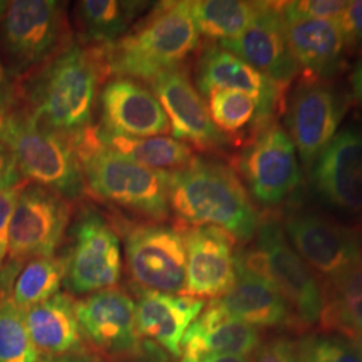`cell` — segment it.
I'll return each instance as SVG.
<instances>
[{"label": "cell", "instance_id": "ffe728a7", "mask_svg": "<svg viewBox=\"0 0 362 362\" xmlns=\"http://www.w3.org/2000/svg\"><path fill=\"white\" fill-rule=\"evenodd\" d=\"M101 125L109 134L148 139L170 133L168 117L155 94L130 78L107 81L98 95Z\"/></svg>", "mask_w": 362, "mask_h": 362}, {"label": "cell", "instance_id": "8992f818", "mask_svg": "<svg viewBox=\"0 0 362 362\" xmlns=\"http://www.w3.org/2000/svg\"><path fill=\"white\" fill-rule=\"evenodd\" d=\"M7 146L27 180L66 200L78 199L86 191L83 169L73 143L39 124L28 112L15 117Z\"/></svg>", "mask_w": 362, "mask_h": 362}, {"label": "cell", "instance_id": "d6986e66", "mask_svg": "<svg viewBox=\"0 0 362 362\" xmlns=\"http://www.w3.org/2000/svg\"><path fill=\"white\" fill-rule=\"evenodd\" d=\"M219 46L255 67L284 90L298 77L299 67L286 39L279 1H259L257 16L246 33Z\"/></svg>", "mask_w": 362, "mask_h": 362}, {"label": "cell", "instance_id": "cb8c5ba5", "mask_svg": "<svg viewBox=\"0 0 362 362\" xmlns=\"http://www.w3.org/2000/svg\"><path fill=\"white\" fill-rule=\"evenodd\" d=\"M282 19L290 52L305 76L329 79L339 73L346 47L338 21Z\"/></svg>", "mask_w": 362, "mask_h": 362}, {"label": "cell", "instance_id": "4316f807", "mask_svg": "<svg viewBox=\"0 0 362 362\" xmlns=\"http://www.w3.org/2000/svg\"><path fill=\"white\" fill-rule=\"evenodd\" d=\"M321 288L322 332L356 341L362 336V263Z\"/></svg>", "mask_w": 362, "mask_h": 362}, {"label": "cell", "instance_id": "5bb4252c", "mask_svg": "<svg viewBox=\"0 0 362 362\" xmlns=\"http://www.w3.org/2000/svg\"><path fill=\"white\" fill-rule=\"evenodd\" d=\"M180 230L187 252L185 286L180 296L214 300L227 294L236 281L235 238L212 226Z\"/></svg>", "mask_w": 362, "mask_h": 362}, {"label": "cell", "instance_id": "3957f363", "mask_svg": "<svg viewBox=\"0 0 362 362\" xmlns=\"http://www.w3.org/2000/svg\"><path fill=\"white\" fill-rule=\"evenodd\" d=\"M104 74L98 49L66 46L33 78L27 91L28 113L47 129L76 140L91 127Z\"/></svg>", "mask_w": 362, "mask_h": 362}, {"label": "cell", "instance_id": "44dd1931", "mask_svg": "<svg viewBox=\"0 0 362 362\" xmlns=\"http://www.w3.org/2000/svg\"><path fill=\"white\" fill-rule=\"evenodd\" d=\"M259 346L258 329L236 320L214 299L185 332L180 362H200L211 354L248 356Z\"/></svg>", "mask_w": 362, "mask_h": 362}, {"label": "cell", "instance_id": "7a4b0ae2", "mask_svg": "<svg viewBox=\"0 0 362 362\" xmlns=\"http://www.w3.org/2000/svg\"><path fill=\"white\" fill-rule=\"evenodd\" d=\"M199 45L191 1L173 0L156 3L125 37L98 52L105 74L151 82L182 67Z\"/></svg>", "mask_w": 362, "mask_h": 362}, {"label": "cell", "instance_id": "bcb514c9", "mask_svg": "<svg viewBox=\"0 0 362 362\" xmlns=\"http://www.w3.org/2000/svg\"><path fill=\"white\" fill-rule=\"evenodd\" d=\"M156 362H167V358H165V354L163 353V354H161V357H160V358H158V360H157V361Z\"/></svg>", "mask_w": 362, "mask_h": 362}, {"label": "cell", "instance_id": "ba28073f", "mask_svg": "<svg viewBox=\"0 0 362 362\" xmlns=\"http://www.w3.org/2000/svg\"><path fill=\"white\" fill-rule=\"evenodd\" d=\"M297 149L285 128L272 121L258 130L236 160L250 196L264 207H276L300 182Z\"/></svg>", "mask_w": 362, "mask_h": 362}, {"label": "cell", "instance_id": "5b68a950", "mask_svg": "<svg viewBox=\"0 0 362 362\" xmlns=\"http://www.w3.org/2000/svg\"><path fill=\"white\" fill-rule=\"evenodd\" d=\"M255 246L236 252V263L270 282L296 313L302 327L320 321L322 288L286 236L282 220L263 216L255 233Z\"/></svg>", "mask_w": 362, "mask_h": 362}, {"label": "cell", "instance_id": "836d02e7", "mask_svg": "<svg viewBox=\"0 0 362 362\" xmlns=\"http://www.w3.org/2000/svg\"><path fill=\"white\" fill-rule=\"evenodd\" d=\"M348 1L341 0H296L279 1L284 18H306L318 21H338Z\"/></svg>", "mask_w": 362, "mask_h": 362}, {"label": "cell", "instance_id": "f6af8a7d", "mask_svg": "<svg viewBox=\"0 0 362 362\" xmlns=\"http://www.w3.org/2000/svg\"><path fill=\"white\" fill-rule=\"evenodd\" d=\"M354 342H356V344L360 346V349L362 350V336L358 337V338H357Z\"/></svg>", "mask_w": 362, "mask_h": 362}, {"label": "cell", "instance_id": "4dcf8cb0", "mask_svg": "<svg viewBox=\"0 0 362 362\" xmlns=\"http://www.w3.org/2000/svg\"><path fill=\"white\" fill-rule=\"evenodd\" d=\"M206 98L211 119L224 136L260 130L259 106L254 97L242 91L214 89Z\"/></svg>", "mask_w": 362, "mask_h": 362}, {"label": "cell", "instance_id": "74e56055", "mask_svg": "<svg viewBox=\"0 0 362 362\" xmlns=\"http://www.w3.org/2000/svg\"><path fill=\"white\" fill-rule=\"evenodd\" d=\"M26 181L18 167L11 149L0 143V192L19 187Z\"/></svg>", "mask_w": 362, "mask_h": 362}, {"label": "cell", "instance_id": "f35d334b", "mask_svg": "<svg viewBox=\"0 0 362 362\" xmlns=\"http://www.w3.org/2000/svg\"><path fill=\"white\" fill-rule=\"evenodd\" d=\"M15 101H16V91H15L13 79L0 59V107L6 110H11L15 106Z\"/></svg>", "mask_w": 362, "mask_h": 362}, {"label": "cell", "instance_id": "8fae6325", "mask_svg": "<svg viewBox=\"0 0 362 362\" xmlns=\"http://www.w3.org/2000/svg\"><path fill=\"white\" fill-rule=\"evenodd\" d=\"M65 197L37 184L21 191L8 230L10 272L31 259L54 257L70 221Z\"/></svg>", "mask_w": 362, "mask_h": 362}, {"label": "cell", "instance_id": "9a60e30c", "mask_svg": "<svg viewBox=\"0 0 362 362\" xmlns=\"http://www.w3.org/2000/svg\"><path fill=\"white\" fill-rule=\"evenodd\" d=\"M82 336L109 357L134 356L143 349L136 327V302L112 287L76 300Z\"/></svg>", "mask_w": 362, "mask_h": 362}, {"label": "cell", "instance_id": "d6a6232c", "mask_svg": "<svg viewBox=\"0 0 362 362\" xmlns=\"http://www.w3.org/2000/svg\"><path fill=\"white\" fill-rule=\"evenodd\" d=\"M297 362H362L360 346L346 337L313 333L294 342Z\"/></svg>", "mask_w": 362, "mask_h": 362}, {"label": "cell", "instance_id": "ee69618b", "mask_svg": "<svg viewBox=\"0 0 362 362\" xmlns=\"http://www.w3.org/2000/svg\"><path fill=\"white\" fill-rule=\"evenodd\" d=\"M7 7H8V1H3V0H0V18H3V16H4Z\"/></svg>", "mask_w": 362, "mask_h": 362}, {"label": "cell", "instance_id": "8d00e7d4", "mask_svg": "<svg viewBox=\"0 0 362 362\" xmlns=\"http://www.w3.org/2000/svg\"><path fill=\"white\" fill-rule=\"evenodd\" d=\"M254 362H297L294 342L286 337H276L260 345Z\"/></svg>", "mask_w": 362, "mask_h": 362}, {"label": "cell", "instance_id": "f1b7e54d", "mask_svg": "<svg viewBox=\"0 0 362 362\" xmlns=\"http://www.w3.org/2000/svg\"><path fill=\"white\" fill-rule=\"evenodd\" d=\"M259 1L194 0L191 10L200 35L218 45L242 37L258 13Z\"/></svg>", "mask_w": 362, "mask_h": 362}, {"label": "cell", "instance_id": "4fadbf2b", "mask_svg": "<svg viewBox=\"0 0 362 362\" xmlns=\"http://www.w3.org/2000/svg\"><path fill=\"white\" fill-rule=\"evenodd\" d=\"M122 274L121 242L113 226L89 208L73 227V246L66 258V284L76 294L116 287Z\"/></svg>", "mask_w": 362, "mask_h": 362}, {"label": "cell", "instance_id": "d590c367", "mask_svg": "<svg viewBox=\"0 0 362 362\" xmlns=\"http://www.w3.org/2000/svg\"><path fill=\"white\" fill-rule=\"evenodd\" d=\"M26 184L27 181L19 187L0 192V272L3 270V262L8 254V230L13 208L16 206L21 191Z\"/></svg>", "mask_w": 362, "mask_h": 362}, {"label": "cell", "instance_id": "83f0119b", "mask_svg": "<svg viewBox=\"0 0 362 362\" xmlns=\"http://www.w3.org/2000/svg\"><path fill=\"white\" fill-rule=\"evenodd\" d=\"M95 128V136L100 143L119 155L144 167L165 170H177L188 165L194 158V148L168 136H157L148 139H133L109 134Z\"/></svg>", "mask_w": 362, "mask_h": 362}, {"label": "cell", "instance_id": "60d3db41", "mask_svg": "<svg viewBox=\"0 0 362 362\" xmlns=\"http://www.w3.org/2000/svg\"><path fill=\"white\" fill-rule=\"evenodd\" d=\"M15 117L11 110H6L0 107V143L7 145L8 139L13 132V124H15Z\"/></svg>", "mask_w": 362, "mask_h": 362}, {"label": "cell", "instance_id": "277c9868", "mask_svg": "<svg viewBox=\"0 0 362 362\" xmlns=\"http://www.w3.org/2000/svg\"><path fill=\"white\" fill-rule=\"evenodd\" d=\"M71 143L93 194L146 219L161 223L169 218V170L144 167L106 148L94 127Z\"/></svg>", "mask_w": 362, "mask_h": 362}, {"label": "cell", "instance_id": "484cf974", "mask_svg": "<svg viewBox=\"0 0 362 362\" xmlns=\"http://www.w3.org/2000/svg\"><path fill=\"white\" fill-rule=\"evenodd\" d=\"M149 1L83 0L77 3L82 40L93 49H105L125 37L134 21L149 8Z\"/></svg>", "mask_w": 362, "mask_h": 362}, {"label": "cell", "instance_id": "603a6c76", "mask_svg": "<svg viewBox=\"0 0 362 362\" xmlns=\"http://www.w3.org/2000/svg\"><path fill=\"white\" fill-rule=\"evenodd\" d=\"M216 300L230 315L255 329H303L281 293L270 282L247 272L238 263L235 285Z\"/></svg>", "mask_w": 362, "mask_h": 362}, {"label": "cell", "instance_id": "f546056e", "mask_svg": "<svg viewBox=\"0 0 362 362\" xmlns=\"http://www.w3.org/2000/svg\"><path fill=\"white\" fill-rule=\"evenodd\" d=\"M65 278L66 258L31 259L18 274L11 298L22 310H28L58 294Z\"/></svg>", "mask_w": 362, "mask_h": 362}, {"label": "cell", "instance_id": "30bf717a", "mask_svg": "<svg viewBox=\"0 0 362 362\" xmlns=\"http://www.w3.org/2000/svg\"><path fill=\"white\" fill-rule=\"evenodd\" d=\"M65 7L55 0L8 1L1 39L18 71L45 65L69 42Z\"/></svg>", "mask_w": 362, "mask_h": 362}, {"label": "cell", "instance_id": "e575fe53", "mask_svg": "<svg viewBox=\"0 0 362 362\" xmlns=\"http://www.w3.org/2000/svg\"><path fill=\"white\" fill-rule=\"evenodd\" d=\"M338 25L346 50L362 52V0L348 1L346 8L338 18Z\"/></svg>", "mask_w": 362, "mask_h": 362}, {"label": "cell", "instance_id": "7402d4cb", "mask_svg": "<svg viewBox=\"0 0 362 362\" xmlns=\"http://www.w3.org/2000/svg\"><path fill=\"white\" fill-rule=\"evenodd\" d=\"M204 306L206 302L202 299L139 290L136 302L137 333L140 338L179 358L184 334Z\"/></svg>", "mask_w": 362, "mask_h": 362}, {"label": "cell", "instance_id": "ab89813d", "mask_svg": "<svg viewBox=\"0 0 362 362\" xmlns=\"http://www.w3.org/2000/svg\"><path fill=\"white\" fill-rule=\"evenodd\" d=\"M351 100L356 101L362 109V57L353 66L349 77Z\"/></svg>", "mask_w": 362, "mask_h": 362}, {"label": "cell", "instance_id": "e0dca14e", "mask_svg": "<svg viewBox=\"0 0 362 362\" xmlns=\"http://www.w3.org/2000/svg\"><path fill=\"white\" fill-rule=\"evenodd\" d=\"M311 184L326 204L362 216V128L339 130L315 160Z\"/></svg>", "mask_w": 362, "mask_h": 362}, {"label": "cell", "instance_id": "1f68e13d", "mask_svg": "<svg viewBox=\"0 0 362 362\" xmlns=\"http://www.w3.org/2000/svg\"><path fill=\"white\" fill-rule=\"evenodd\" d=\"M39 353L26 324V313L13 298L0 300V362H38Z\"/></svg>", "mask_w": 362, "mask_h": 362}, {"label": "cell", "instance_id": "2e32d148", "mask_svg": "<svg viewBox=\"0 0 362 362\" xmlns=\"http://www.w3.org/2000/svg\"><path fill=\"white\" fill-rule=\"evenodd\" d=\"M149 83L168 117L173 139L204 152L220 151L230 144L212 122L206 101L182 67L163 73Z\"/></svg>", "mask_w": 362, "mask_h": 362}, {"label": "cell", "instance_id": "7bdbcfd3", "mask_svg": "<svg viewBox=\"0 0 362 362\" xmlns=\"http://www.w3.org/2000/svg\"><path fill=\"white\" fill-rule=\"evenodd\" d=\"M200 362H250L248 356L242 354H211Z\"/></svg>", "mask_w": 362, "mask_h": 362}, {"label": "cell", "instance_id": "6da1fadb", "mask_svg": "<svg viewBox=\"0 0 362 362\" xmlns=\"http://www.w3.org/2000/svg\"><path fill=\"white\" fill-rule=\"evenodd\" d=\"M169 208L180 227L212 226L242 242L255 236L262 219L235 169L196 156L169 172Z\"/></svg>", "mask_w": 362, "mask_h": 362}, {"label": "cell", "instance_id": "ac0fdd59", "mask_svg": "<svg viewBox=\"0 0 362 362\" xmlns=\"http://www.w3.org/2000/svg\"><path fill=\"white\" fill-rule=\"evenodd\" d=\"M196 88L204 97L214 89L242 91L254 97L259 106L260 129L276 121L275 117L285 106L286 90L219 45H209L199 57Z\"/></svg>", "mask_w": 362, "mask_h": 362}, {"label": "cell", "instance_id": "7c38bea8", "mask_svg": "<svg viewBox=\"0 0 362 362\" xmlns=\"http://www.w3.org/2000/svg\"><path fill=\"white\" fill-rule=\"evenodd\" d=\"M125 259L139 290L182 293L187 252L180 227L163 223L134 226L125 236Z\"/></svg>", "mask_w": 362, "mask_h": 362}, {"label": "cell", "instance_id": "d4e9b609", "mask_svg": "<svg viewBox=\"0 0 362 362\" xmlns=\"http://www.w3.org/2000/svg\"><path fill=\"white\" fill-rule=\"evenodd\" d=\"M25 313L28 333L43 357L82 351L83 336L70 296L58 293Z\"/></svg>", "mask_w": 362, "mask_h": 362}, {"label": "cell", "instance_id": "b9f144b4", "mask_svg": "<svg viewBox=\"0 0 362 362\" xmlns=\"http://www.w3.org/2000/svg\"><path fill=\"white\" fill-rule=\"evenodd\" d=\"M38 362H98L82 353H70L64 356H50L42 357Z\"/></svg>", "mask_w": 362, "mask_h": 362}, {"label": "cell", "instance_id": "52a82bcc", "mask_svg": "<svg viewBox=\"0 0 362 362\" xmlns=\"http://www.w3.org/2000/svg\"><path fill=\"white\" fill-rule=\"evenodd\" d=\"M286 236L321 286L362 263L361 233L322 215L293 209L282 221Z\"/></svg>", "mask_w": 362, "mask_h": 362}, {"label": "cell", "instance_id": "9c48e42d", "mask_svg": "<svg viewBox=\"0 0 362 362\" xmlns=\"http://www.w3.org/2000/svg\"><path fill=\"white\" fill-rule=\"evenodd\" d=\"M349 97L329 79L302 78L286 105V125L306 172L334 139Z\"/></svg>", "mask_w": 362, "mask_h": 362}]
</instances>
